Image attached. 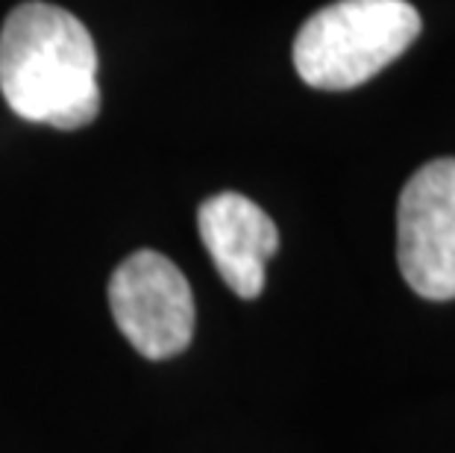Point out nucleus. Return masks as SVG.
<instances>
[{
	"instance_id": "7ed1b4c3",
	"label": "nucleus",
	"mask_w": 455,
	"mask_h": 453,
	"mask_svg": "<svg viewBox=\"0 0 455 453\" xmlns=\"http://www.w3.org/2000/svg\"><path fill=\"white\" fill-rule=\"evenodd\" d=\"M118 330L148 360H171L195 336V295L186 274L156 250H135L109 279Z\"/></svg>"
},
{
	"instance_id": "20e7f679",
	"label": "nucleus",
	"mask_w": 455,
	"mask_h": 453,
	"mask_svg": "<svg viewBox=\"0 0 455 453\" xmlns=\"http://www.w3.org/2000/svg\"><path fill=\"white\" fill-rule=\"evenodd\" d=\"M396 263L426 301L455 297V159H435L403 186Z\"/></svg>"
},
{
	"instance_id": "f03ea898",
	"label": "nucleus",
	"mask_w": 455,
	"mask_h": 453,
	"mask_svg": "<svg viewBox=\"0 0 455 453\" xmlns=\"http://www.w3.org/2000/svg\"><path fill=\"white\" fill-rule=\"evenodd\" d=\"M420 27L405 0H335L299 27L294 69L312 89H355L409 51Z\"/></svg>"
},
{
	"instance_id": "39448f33",
	"label": "nucleus",
	"mask_w": 455,
	"mask_h": 453,
	"mask_svg": "<svg viewBox=\"0 0 455 453\" xmlns=\"http://www.w3.org/2000/svg\"><path fill=\"white\" fill-rule=\"evenodd\" d=\"M197 230L220 279L244 301L259 297L267 259L279 250V230L267 212L238 191H220L200 204Z\"/></svg>"
},
{
	"instance_id": "f257e3e1",
	"label": "nucleus",
	"mask_w": 455,
	"mask_h": 453,
	"mask_svg": "<svg viewBox=\"0 0 455 453\" xmlns=\"http://www.w3.org/2000/svg\"><path fill=\"white\" fill-rule=\"evenodd\" d=\"M0 92L24 121L80 130L100 112L98 47L76 15L27 0L0 30Z\"/></svg>"
}]
</instances>
